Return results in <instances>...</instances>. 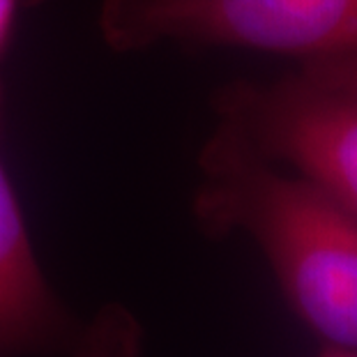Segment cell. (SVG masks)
<instances>
[{
	"label": "cell",
	"instance_id": "cell-1",
	"mask_svg": "<svg viewBox=\"0 0 357 357\" xmlns=\"http://www.w3.org/2000/svg\"><path fill=\"white\" fill-rule=\"evenodd\" d=\"M192 210L208 238L240 233L321 346L357 353V217L328 194L212 132Z\"/></svg>",
	"mask_w": 357,
	"mask_h": 357
},
{
	"label": "cell",
	"instance_id": "cell-2",
	"mask_svg": "<svg viewBox=\"0 0 357 357\" xmlns=\"http://www.w3.org/2000/svg\"><path fill=\"white\" fill-rule=\"evenodd\" d=\"M212 111L215 132L357 217V56L298 63L275 81L226 83Z\"/></svg>",
	"mask_w": 357,
	"mask_h": 357
},
{
	"label": "cell",
	"instance_id": "cell-3",
	"mask_svg": "<svg viewBox=\"0 0 357 357\" xmlns=\"http://www.w3.org/2000/svg\"><path fill=\"white\" fill-rule=\"evenodd\" d=\"M100 33L120 53L176 42L314 63L357 56V0H104Z\"/></svg>",
	"mask_w": 357,
	"mask_h": 357
},
{
	"label": "cell",
	"instance_id": "cell-4",
	"mask_svg": "<svg viewBox=\"0 0 357 357\" xmlns=\"http://www.w3.org/2000/svg\"><path fill=\"white\" fill-rule=\"evenodd\" d=\"M136 341L139 332L125 314L90 328L63 307L0 162V357H134Z\"/></svg>",
	"mask_w": 357,
	"mask_h": 357
},
{
	"label": "cell",
	"instance_id": "cell-5",
	"mask_svg": "<svg viewBox=\"0 0 357 357\" xmlns=\"http://www.w3.org/2000/svg\"><path fill=\"white\" fill-rule=\"evenodd\" d=\"M37 3L40 0H0V56H3L7 42L12 40L19 17Z\"/></svg>",
	"mask_w": 357,
	"mask_h": 357
},
{
	"label": "cell",
	"instance_id": "cell-6",
	"mask_svg": "<svg viewBox=\"0 0 357 357\" xmlns=\"http://www.w3.org/2000/svg\"><path fill=\"white\" fill-rule=\"evenodd\" d=\"M318 357H357V353L351 351H341V348H330V346H321Z\"/></svg>",
	"mask_w": 357,
	"mask_h": 357
}]
</instances>
